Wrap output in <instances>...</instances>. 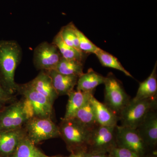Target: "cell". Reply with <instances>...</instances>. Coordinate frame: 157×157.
I'll use <instances>...</instances> for the list:
<instances>
[{
	"instance_id": "19",
	"label": "cell",
	"mask_w": 157,
	"mask_h": 157,
	"mask_svg": "<svg viewBox=\"0 0 157 157\" xmlns=\"http://www.w3.org/2000/svg\"><path fill=\"white\" fill-rule=\"evenodd\" d=\"M73 119L90 130H92L99 125L96 120L94 107L90 99L78 109Z\"/></svg>"
},
{
	"instance_id": "21",
	"label": "cell",
	"mask_w": 157,
	"mask_h": 157,
	"mask_svg": "<svg viewBox=\"0 0 157 157\" xmlns=\"http://www.w3.org/2000/svg\"><path fill=\"white\" fill-rule=\"evenodd\" d=\"M83 62L74 59H67L62 57L53 69L64 75L79 77L83 74Z\"/></svg>"
},
{
	"instance_id": "28",
	"label": "cell",
	"mask_w": 157,
	"mask_h": 157,
	"mask_svg": "<svg viewBox=\"0 0 157 157\" xmlns=\"http://www.w3.org/2000/svg\"><path fill=\"white\" fill-rule=\"evenodd\" d=\"M9 98L8 94L0 85V100H3V99L5 100V99H8Z\"/></svg>"
},
{
	"instance_id": "12",
	"label": "cell",
	"mask_w": 157,
	"mask_h": 157,
	"mask_svg": "<svg viewBox=\"0 0 157 157\" xmlns=\"http://www.w3.org/2000/svg\"><path fill=\"white\" fill-rule=\"evenodd\" d=\"M25 136V131L22 128L0 131V153L6 155L14 153L18 144Z\"/></svg>"
},
{
	"instance_id": "2",
	"label": "cell",
	"mask_w": 157,
	"mask_h": 157,
	"mask_svg": "<svg viewBox=\"0 0 157 157\" xmlns=\"http://www.w3.org/2000/svg\"><path fill=\"white\" fill-rule=\"evenodd\" d=\"M157 107V98L142 100H130L119 117L121 125L136 129L147 114Z\"/></svg>"
},
{
	"instance_id": "20",
	"label": "cell",
	"mask_w": 157,
	"mask_h": 157,
	"mask_svg": "<svg viewBox=\"0 0 157 157\" xmlns=\"http://www.w3.org/2000/svg\"><path fill=\"white\" fill-rule=\"evenodd\" d=\"M52 42L59 49L62 57L67 59H74L83 62L86 54L66 44L59 32L54 37Z\"/></svg>"
},
{
	"instance_id": "1",
	"label": "cell",
	"mask_w": 157,
	"mask_h": 157,
	"mask_svg": "<svg viewBox=\"0 0 157 157\" xmlns=\"http://www.w3.org/2000/svg\"><path fill=\"white\" fill-rule=\"evenodd\" d=\"M22 56V49L17 41H0V74L6 88L10 93L17 90L14 76Z\"/></svg>"
},
{
	"instance_id": "13",
	"label": "cell",
	"mask_w": 157,
	"mask_h": 157,
	"mask_svg": "<svg viewBox=\"0 0 157 157\" xmlns=\"http://www.w3.org/2000/svg\"><path fill=\"white\" fill-rule=\"evenodd\" d=\"M46 71L50 76L53 87L58 96L68 95L74 90L77 84L78 76L64 75L54 70Z\"/></svg>"
},
{
	"instance_id": "23",
	"label": "cell",
	"mask_w": 157,
	"mask_h": 157,
	"mask_svg": "<svg viewBox=\"0 0 157 157\" xmlns=\"http://www.w3.org/2000/svg\"><path fill=\"white\" fill-rule=\"evenodd\" d=\"M13 154V157H42L44 154L25 136L18 144Z\"/></svg>"
},
{
	"instance_id": "4",
	"label": "cell",
	"mask_w": 157,
	"mask_h": 157,
	"mask_svg": "<svg viewBox=\"0 0 157 157\" xmlns=\"http://www.w3.org/2000/svg\"><path fill=\"white\" fill-rule=\"evenodd\" d=\"M117 126V125H116ZM115 126L98 125L90 131L88 140L87 152L105 153L117 146Z\"/></svg>"
},
{
	"instance_id": "27",
	"label": "cell",
	"mask_w": 157,
	"mask_h": 157,
	"mask_svg": "<svg viewBox=\"0 0 157 157\" xmlns=\"http://www.w3.org/2000/svg\"><path fill=\"white\" fill-rule=\"evenodd\" d=\"M84 157H108L105 153H94L85 152Z\"/></svg>"
},
{
	"instance_id": "8",
	"label": "cell",
	"mask_w": 157,
	"mask_h": 157,
	"mask_svg": "<svg viewBox=\"0 0 157 157\" xmlns=\"http://www.w3.org/2000/svg\"><path fill=\"white\" fill-rule=\"evenodd\" d=\"M116 138L117 146L128 149L140 157L144 156L147 147L137 129L117 125Z\"/></svg>"
},
{
	"instance_id": "29",
	"label": "cell",
	"mask_w": 157,
	"mask_h": 157,
	"mask_svg": "<svg viewBox=\"0 0 157 157\" xmlns=\"http://www.w3.org/2000/svg\"><path fill=\"white\" fill-rule=\"evenodd\" d=\"M85 151H79L73 152L68 157H84V152Z\"/></svg>"
},
{
	"instance_id": "25",
	"label": "cell",
	"mask_w": 157,
	"mask_h": 157,
	"mask_svg": "<svg viewBox=\"0 0 157 157\" xmlns=\"http://www.w3.org/2000/svg\"><path fill=\"white\" fill-rule=\"evenodd\" d=\"M76 31L78 38L79 50L86 54L91 53L95 54L100 48L92 42L77 27Z\"/></svg>"
},
{
	"instance_id": "17",
	"label": "cell",
	"mask_w": 157,
	"mask_h": 157,
	"mask_svg": "<svg viewBox=\"0 0 157 157\" xmlns=\"http://www.w3.org/2000/svg\"><path fill=\"white\" fill-rule=\"evenodd\" d=\"M157 63L150 76L142 82H140L135 100L153 99L157 98Z\"/></svg>"
},
{
	"instance_id": "32",
	"label": "cell",
	"mask_w": 157,
	"mask_h": 157,
	"mask_svg": "<svg viewBox=\"0 0 157 157\" xmlns=\"http://www.w3.org/2000/svg\"><path fill=\"white\" fill-rule=\"evenodd\" d=\"M2 104H0V109H1V108H2Z\"/></svg>"
},
{
	"instance_id": "26",
	"label": "cell",
	"mask_w": 157,
	"mask_h": 157,
	"mask_svg": "<svg viewBox=\"0 0 157 157\" xmlns=\"http://www.w3.org/2000/svg\"><path fill=\"white\" fill-rule=\"evenodd\" d=\"M108 153L109 157H140L134 152L117 146L113 147Z\"/></svg>"
},
{
	"instance_id": "31",
	"label": "cell",
	"mask_w": 157,
	"mask_h": 157,
	"mask_svg": "<svg viewBox=\"0 0 157 157\" xmlns=\"http://www.w3.org/2000/svg\"><path fill=\"white\" fill-rule=\"evenodd\" d=\"M42 157H62L61 156H48L45 155L43 154V155H42Z\"/></svg>"
},
{
	"instance_id": "3",
	"label": "cell",
	"mask_w": 157,
	"mask_h": 157,
	"mask_svg": "<svg viewBox=\"0 0 157 157\" xmlns=\"http://www.w3.org/2000/svg\"><path fill=\"white\" fill-rule=\"evenodd\" d=\"M26 137L34 144L60 136L59 127L49 118L33 117L26 122Z\"/></svg>"
},
{
	"instance_id": "30",
	"label": "cell",
	"mask_w": 157,
	"mask_h": 157,
	"mask_svg": "<svg viewBox=\"0 0 157 157\" xmlns=\"http://www.w3.org/2000/svg\"><path fill=\"white\" fill-rule=\"evenodd\" d=\"M157 157L156 155H149L146 156V157Z\"/></svg>"
},
{
	"instance_id": "16",
	"label": "cell",
	"mask_w": 157,
	"mask_h": 157,
	"mask_svg": "<svg viewBox=\"0 0 157 157\" xmlns=\"http://www.w3.org/2000/svg\"><path fill=\"white\" fill-rule=\"evenodd\" d=\"M68 103L64 117L63 119H73L77 111L94 96V92L73 90L68 95Z\"/></svg>"
},
{
	"instance_id": "11",
	"label": "cell",
	"mask_w": 157,
	"mask_h": 157,
	"mask_svg": "<svg viewBox=\"0 0 157 157\" xmlns=\"http://www.w3.org/2000/svg\"><path fill=\"white\" fill-rule=\"evenodd\" d=\"M147 147L154 148L157 144V113L155 109L148 113L137 128Z\"/></svg>"
},
{
	"instance_id": "33",
	"label": "cell",
	"mask_w": 157,
	"mask_h": 157,
	"mask_svg": "<svg viewBox=\"0 0 157 157\" xmlns=\"http://www.w3.org/2000/svg\"><path fill=\"white\" fill-rule=\"evenodd\" d=\"M108 157H109V156H108Z\"/></svg>"
},
{
	"instance_id": "5",
	"label": "cell",
	"mask_w": 157,
	"mask_h": 157,
	"mask_svg": "<svg viewBox=\"0 0 157 157\" xmlns=\"http://www.w3.org/2000/svg\"><path fill=\"white\" fill-rule=\"evenodd\" d=\"M104 84L105 85L104 104L119 116L131 99L125 91L121 82L112 73H109L106 76Z\"/></svg>"
},
{
	"instance_id": "18",
	"label": "cell",
	"mask_w": 157,
	"mask_h": 157,
	"mask_svg": "<svg viewBox=\"0 0 157 157\" xmlns=\"http://www.w3.org/2000/svg\"><path fill=\"white\" fill-rule=\"evenodd\" d=\"M106 77L102 76L93 69L88 70L78 77L76 90L84 92H94L100 85L104 84Z\"/></svg>"
},
{
	"instance_id": "6",
	"label": "cell",
	"mask_w": 157,
	"mask_h": 157,
	"mask_svg": "<svg viewBox=\"0 0 157 157\" xmlns=\"http://www.w3.org/2000/svg\"><path fill=\"white\" fill-rule=\"evenodd\" d=\"M60 136L70 146L86 148L91 130L73 119L62 120L59 127Z\"/></svg>"
},
{
	"instance_id": "7",
	"label": "cell",
	"mask_w": 157,
	"mask_h": 157,
	"mask_svg": "<svg viewBox=\"0 0 157 157\" xmlns=\"http://www.w3.org/2000/svg\"><path fill=\"white\" fill-rule=\"evenodd\" d=\"M62 58L56 45L45 41L34 49L33 63L37 70L47 71L54 69Z\"/></svg>"
},
{
	"instance_id": "10",
	"label": "cell",
	"mask_w": 157,
	"mask_h": 157,
	"mask_svg": "<svg viewBox=\"0 0 157 157\" xmlns=\"http://www.w3.org/2000/svg\"><path fill=\"white\" fill-rule=\"evenodd\" d=\"M28 120L22 100L15 102L0 114V131L21 128Z\"/></svg>"
},
{
	"instance_id": "24",
	"label": "cell",
	"mask_w": 157,
	"mask_h": 157,
	"mask_svg": "<svg viewBox=\"0 0 157 157\" xmlns=\"http://www.w3.org/2000/svg\"><path fill=\"white\" fill-rule=\"evenodd\" d=\"M76 28L73 22H70L67 25L63 27L59 33L60 34L62 39L66 44L80 50L78 36L76 33Z\"/></svg>"
},
{
	"instance_id": "22",
	"label": "cell",
	"mask_w": 157,
	"mask_h": 157,
	"mask_svg": "<svg viewBox=\"0 0 157 157\" xmlns=\"http://www.w3.org/2000/svg\"><path fill=\"white\" fill-rule=\"evenodd\" d=\"M95 55L103 67L119 70L126 76L133 78L132 74L124 67L118 59L111 54L100 48Z\"/></svg>"
},
{
	"instance_id": "14",
	"label": "cell",
	"mask_w": 157,
	"mask_h": 157,
	"mask_svg": "<svg viewBox=\"0 0 157 157\" xmlns=\"http://www.w3.org/2000/svg\"><path fill=\"white\" fill-rule=\"evenodd\" d=\"M29 84L35 90L48 98L52 104H53L58 96L53 87L50 76L45 70H41Z\"/></svg>"
},
{
	"instance_id": "15",
	"label": "cell",
	"mask_w": 157,
	"mask_h": 157,
	"mask_svg": "<svg viewBox=\"0 0 157 157\" xmlns=\"http://www.w3.org/2000/svg\"><path fill=\"white\" fill-rule=\"evenodd\" d=\"M94 109L96 118L98 124L104 126H115L119 121L117 115L107 105L98 101L92 96L90 99Z\"/></svg>"
},
{
	"instance_id": "9",
	"label": "cell",
	"mask_w": 157,
	"mask_h": 157,
	"mask_svg": "<svg viewBox=\"0 0 157 157\" xmlns=\"http://www.w3.org/2000/svg\"><path fill=\"white\" fill-rule=\"evenodd\" d=\"M17 90L30 102L34 113V117L49 118L52 114L53 104L45 96L33 89L29 83L17 84Z\"/></svg>"
}]
</instances>
